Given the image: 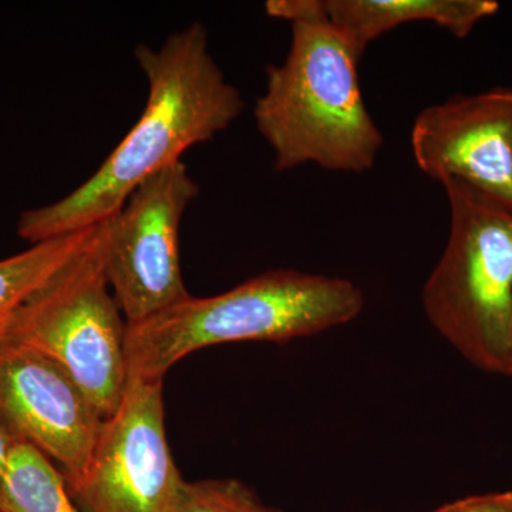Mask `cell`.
Here are the masks:
<instances>
[{"mask_svg":"<svg viewBox=\"0 0 512 512\" xmlns=\"http://www.w3.org/2000/svg\"><path fill=\"white\" fill-rule=\"evenodd\" d=\"M167 512H282L237 478L183 481Z\"/></svg>","mask_w":512,"mask_h":512,"instance_id":"4fadbf2b","label":"cell"},{"mask_svg":"<svg viewBox=\"0 0 512 512\" xmlns=\"http://www.w3.org/2000/svg\"><path fill=\"white\" fill-rule=\"evenodd\" d=\"M363 308L365 293L349 279L272 269L220 295H190L127 325V372L163 380L175 363L197 350L309 338L352 322Z\"/></svg>","mask_w":512,"mask_h":512,"instance_id":"3957f363","label":"cell"},{"mask_svg":"<svg viewBox=\"0 0 512 512\" xmlns=\"http://www.w3.org/2000/svg\"><path fill=\"white\" fill-rule=\"evenodd\" d=\"M265 10L271 18L288 20L291 25L328 19L326 0H269Z\"/></svg>","mask_w":512,"mask_h":512,"instance_id":"5bb4252c","label":"cell"},{"mask_svg":"<svg viewBox=\"0 0 512 512\" xmlns=\"http://www.w3.org/2000/svg\"><path fill=\"white\" fill-rule=\"evenodd\" d=\"M291 26L288 56L266 69V90L254 109L276 170L315 164L365 173L375 167L384 138L360 89L362 53L329 19Z\"/></svg>","mask_w":512,"mask_h":512,"instance_id":"7a4b0ae2","label":"cell"},{"mask_svg":"<svg viewBox=\"0 0 512 512\" xmlns=\"http://www.w3.org/2000/svg\"><path fill=\"white\" fill-rule=\"evenodd\" d=\"M200 187L183 161L148 177L111 220L106 275L127 325L190 296L180 262V227Z\"/></svg>","mask_w":512,"mask_h":512,"instance_id":"8992f818","label":"cell"},{"mask_svg":"<svg viewBox=\"0 0 512 512\" xmlns=\"http://www.w3.org/2000/svg\"><path fill=\"white\" fill-rule=\"evenodd\" d=\"M15 441L10 439L8 434L0 429V508H2V488L5 480L6 468H8L10 451Z\"/></svg>","mask_w":512,"mask_h":512,"instance_id":"2e32d148","label":"cell"},{"mask_svg":"<svg viewBox=\"0 0 512 512\" xmlns=\"http://www.w3.org/2000/svg\"><path fill=\"white\" fill-rule=\"evenodd\" d=\"M111 220L16 312L8 338L55 359L101 417L116 410L127 382V322L106 275Z\"/></svg>","mask_w":512,"mask_h":512,"instance_id":"5b68a950","label":"cell"},{"mask_svg":"<svg viewBox=\"0 0 512 512\" xmlns=\"http://www.w3.org/2000/svg\"><path fill=\"white\" fill-rule=\"evenodd\" d=\"M329 22L360 53L406 23L431 22L464 39L500 10L495 0H326Z\"/></svg>","mask_w":512,"mask_h":512,"instance_id":"30bf717a","label":"cell"},{"mask_svg":"<svg viewBox=\"0 0 512 512\" xmlns=\"http://www.w3.org/2000/svg\"><path fill=\"white\" fill-rule=\"evenodd\" d=\"M146 74V109L99 170L62 200L22 212L19 237L35 245L83 231L119 214L138 185L170 167L188 148L227 130L244 111L208 43V30L192 23L160 49L137 47Z\"/></svg>","mask_w":512,"mask_h":512,"instance_id":"6da1fadb","label":"cell"},{"mask_svg":"<svg viewBox=\"0 0 512 512\" xmlns=\"http://www.w3.org/2000/svg\"><path fill=\"white\" fill-rule=\"evenodd\" d=\"M94 227L39 242L18 255L0 259V339L8 335L20 306L83 248Z\"/></svg>","mask_w":512,"mask_h":512,"instance_id":"8fae6325","label":"cell"},{"mask_svg":"<svg viewBox=\"0 0 512 512\" xmlns=\"http://www.w3.org/2000/svg\"><path fill=\"white\" fill-rule=\"evenodd\" d=\"M440 184L450 234L423 286L424 312L468 363L512 376V210L453 178Z\"/></svg>","mask_w":512,"mask_h":512,"instance_id":"277c9868","label":"cell"},{"mask_svg":"<svg viewBox=\"0 0 512 512\" xmlns=\"http://www.w3.org/2000/svg\"><path fill=\"white\" fill-rule=\"evenodd\" d=\"M431 512H512V490L470 495Z\"/></svg>","mask_w":512,"mask_h":512,"instance_id":"9a60e30c","label":"cell"},{"mask_svg":"<svg viewBox=\"0 0 512 512\" xmlns=\"http://www.w3.org/2000/svg\"><path fill=\"white\" fill-rule=\"evenodd\" d=\"M103 420L55 359L0 339V429L59 464L67 488L82 478Z\"/></svg>","mask_w":512,"mask_h":512,"instance_id":"ba28073f","label":"cell"},{"mask_svg":"<svg viewBox=\"0 0 512 512\" xmlns=\"http://www.w3.org/2000/svg\"><path fill=\"white\" fill-rule=\"evenodd\" d=\"M410 140L424 174L461 181L512 210V86L427 107Z\"/></svg>","mask_w":512,"mask_h":512,"instance_id":"9c48e42d","label":"cell"},{"mask_svg":"<svg viewBox=\"0 0 512 512\" xmlns=\"http://www.w3.org/2000/svg\"><path fill=\"white\" fill-rule=\"evenodd\" d=\"M164 417L163 380L128 375L82 478L69 487L73 500L87 512H167L184 478Z\"/></svg>","mask_w":512,"mask_h":512,"instance_id":"52a82bcc","label":"cell"},{"mask_svg":"<svg viewBox=\"0 0 512 512\" xmlns=\"http://www.w3.org/2000/svg\"><path fill=\"white\" fill-rule=\"evenodd\" d=\"M0 512H82L62 471L35 447L13 444L2 488Z\"/></svg>","mask_w":512,"mask_h":512,"instance_id":"7c38bea8","label":"cell"}]
</instances>
